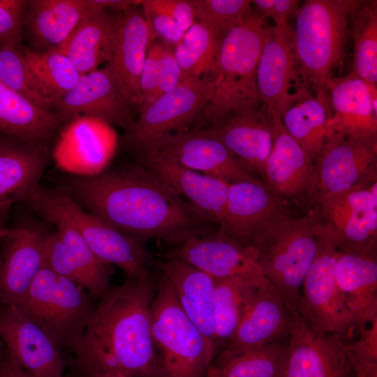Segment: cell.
I'll return each mask as SVG.
<instances>
[{"mask_svg": "<svg viewBox=\"0 0 377 377\" xmlns=\"http://www.w3.org/2000/svg\"><path fill=\"white\" fill-rule=\"evenodd\" d=\"M67 192L87 212L142 243L158 239L177 246L214 230V223L144 165L75 177Z\"/></svg>", "mask_w": 377, "mask_h": 377, "instance_id": "1", "label": "cell"}, {"mask_svg": "<svg viewBox=\"0 0 377 377\" xmlns=\"http://www.w3.org/2000/svg\"><path fill=\"white\" fill-rule=\"evenodd\" d=\"M146 149L170 156L186 168L230 184L258 180L222 143L199 128L165 136L139 152Z\"/></svg>", "mask_w": 377, "mask_h": 377, "instance_id": "16", "label": "cell"}, {"mask_svg": "<svg viewBox=\"0 0 377 377\" xmlns=\"http://www.w3.org/2000/svg\"><path fill=\"white\" fill-rule=\"evenodd\" d=\"M115 34L116 17L94 6L64 42L50 50L66 55L84 75L110 61Z\"/></svg>", "mask_w": 377, "mask_h": 377, "instance_id": "30", "label": "cell"}, {"mask_svg": "<svg viewBox=\"0 0 377 377\" xmlns=\"http://www.w3.org/2000/svg\"><path fill=\"white\" fill-rule=\"evenodd\" d=\"M289 25L274 26L263 45L257 68L256 81L262 105L269 113L283 115L306 91H291L294 83L300 84L292 47Z\"/></svg>", "mask_w": 377, "mask_h": 377, "instance_id": "19", "label": "cell"}, {"mask_svg": "<svg viewBox=\"0 0 377 377\" xmlns=\"http://www.w3.org/2000/svg\"><path fill=\"white\" fill-rule=\"evenodd\" d=\"M362 2L308 0L296 12L291 40L297 71L320 101H325L327 82L343 54L350 15Z\"/></svg>", "mask_w": 377, "mask_h": 377, "instance_id": "4", "label": "cell"}, {"mask_svg": "<svg viewBox=\"0 0 377 377\" xmlns=\"http://www.w3.org/2000/svg\"><path fill=\"white\" fill-rule=\"evenodd\" d=\"M283 204L260 180L230 184L227 202L216 230L244 246L288 219Z\"/></svg>", "mask_w": 377, "mask_h": 377, "instance_id": "14", "label": "cell"}, {"mask_svg": "<svg viewBox=\"0 0 377 377\" xmlns=\"http://www.w3.org/2000/svg\"><path fill=\"white\" fill-rule=\"evenodd\" d=\"M90 3L99 9L106 8L123 11L131 6L140 4L141 1L132 0H89Z\"/></svg>", "mask_w": 377, "mask_h": 377, "instance_id": "52", "label": "cell"}, {"mask_svg": "<svg viewBox=\"0 0 377 377\" xmlns=\"http://www.w3.org/2000/svg\"><path fill=\"white\" fill-rule=\"evenodd\" d=\"M151 279L127 277L101 297L73 351L85 376L160 377L151 330Z\"/></svg>", "mask_w": 377, "mask_h": 377, "instance_id": "2", "label": "cell"}, {"mask_svg": "<svg viewBox=\"0 0 377 377\" xmlns=\"http://www.w3.org/2000/svg\"><path fill=\"white\" fill-rule=\"evenodd\" d=\"M359 333L357 341L346 340V355L357 377H377V320Z\"/></svg>", "mask_w": 377, "mask_h": 377, "instance_id": "44", "label": "cell"}, {"mask_svg": "<svg viewBox=\"0 0 377 377\" xmlns=\"http://www.w3.org/2000/svg\"><path fill=\"white\" fill-rule=\"evenodd\" d=\"M133 6L116 17L112 54L107 64L124 98L137 108L140 80L148 49L155 36L142 10Z\"/></svg>", "mask_w": 377, "mask_h": 377, "instance_id": "22", "label": "cell"}, {"mask_svg": "<svg viewBox=\"0 0 377 377\" xmlns=\"http://www.w3.org/2000/svg\"><path fill=\"white\" fill-rule=\"evenodd\" d=\"M91 377H129V376L120 374L110 373V374H98V375H95Z\"/></svg>", "mask_w": 377, "mask_h": 377, "instance_id": "53", "label": "cell"}, {"mask_svg": "<svg viewBox=\"0 0 377 377\" xmlns=\"http://www.w3.org/2000/svg\"><path fill=\"white\" fill-rule=\"evenodd\" d=\"M288 343L274 342L261 348L219 356L212 367L216 377H285Z\"/></svg>", "mask_w": 377, "mask_h": 377, "instance_id": "34", "label": "cell"}, {"mask_svg": "<svg viewBox=\"0 0 377 377\" xmlns=\"http://www.w3.org/2000/svg\"><path fill=\"white\" fill-rule=\"evenodd\" d=\"M53 108L60 121L86 116L126 130L135 120L132 107L122 96L107 66L82 75Z\"/></svg>", "mask_w": 377, "mask_h": 377, "instance_id": "18", "label": "cell"}, {"mask_svg": "<svg viewBox=\"0 0 377 377\" xmlns=\"http://www.w3.org/2000/svg\"><path fill=\"white\" fill-rule=\"evenodd\" d=\"M377 138L352 139L329 135L316 161L306 195L317 205L323 200L376 182Z\"/></svg>", "mask_w": 377, "mask_h": 377, "instance_id": "10", "label": "cell"}, {"mask_svg": "<svg viewBox=\"0 0 377 377\" xmlns=\"http://www.w3.org/2000/svg\"><path fill=\"white\" fill-rule=\"evenodd\" d=\"M326 89L330 92L334 114L327 119L330 134L352 139L377 138V114L373 110L367 82L348 75L332 78Z\"/></svg>", "mask_w": 377, "mask_h": 377, "instance_id": "26", "label": "cell"}, {"mask_svg": "<svg viewBox=\"0 0 377 377\" xmlns=\"http://www.w3.org/2000/svg\"><path fill=\"white\" fill-rule=\"evenodd\" d=\"M182 75L173 49L165 44L158 82L151 104L161 96L172 91L182 82Z\"/></svg>", "mask_w": 377, "mask_h": 377, "instance_id": "48", "label": "cell"}, {"mask_svg": "<svg viewBox=\"0 0 377 377\" xmlns=\"http://www.w3.org/2000/svg\"><path fill=\"white\" fill-rule=\"evenodd\" d=\"M44 228L25 224L0 237V306L20 304L45 265Z\"/></svg>", "mask_w": 377, "mask_h": 377, "instance_id": "17", "label": "cell"}, {"mask_svg": "<svg viewBox=\"0 0 377 377\" xmlns=\"http://www.w3.org/2000/svg\"><path fill=\"white\" fill-rule=\"evenodd\" d=\"M117 145V133L110 124L78 116L69 119L59 133L52 156L61 170L75 177H91L104 172Z\"/></svg>", "mask_w": 377, "mask_h": 377, "instance_id": "13", "label": "cell"}, {"mask_svg": "<svg viewBox=\"0 0 377 377\" xmlns=\"http://www.w3.org/2000/svg\"><path fill=\"white\" fill-rule=\"evenodd\" d=\"M255 10L265 18L270 17L274 26L287 25L288 20L295 16L300 7L297 0H254Z\"/></svg>", "mask_w": 377, "mask_h": 377, "instance_id": "50", "label": "cell"}, {"mask_svg": "<svg viewBox=\"0 0 377 377\" xmlns=\"http://www.w3.org/2000/svg\"><path fill=\"white\" fill-rule=\"evenodd\" d=\"M269 283L233 277L215 279V342L226 343L234 334L244 312L256 290Z\"/></svg>", "mask_w": 377, "mask_h": 377, "instance_id": "36", "label": "cell"}, {"mask_svg": "<svg viewBox=\"0 0 377 377\" xmlns=\"http://www.w3.org/2000/svg\"><path fill=\"white\" fill-rule=\"evenodd\" d=\"M0 237H1V236H0Z\"/></svg>", "mask_w": 377, "mask_h": 377, "instance_id": "58", "label": "cell"}, {"mask_svg": "<svg viewBox=\"0 0 377 377\" xmlns=\"http://www.w3.org/2000/svg\"><path fill=\"white\" fill-rule=\"evenodd\" d=\"M376 185L375 182L367 188L349 191L323 200L318 205L322 222L335 230L355 213L377 209Z\"/></svg>", "mask_w": 377, "mask_h": 377, "instance_id": "43", "label": "cell"}, {"mask_svg": "<svg viewBox=\"0 0 377 377\" xmlns=\"http://www.w3.org/2000/svg\"><path fill=\"white\" fill-rule=\"evenodd\" d=\"M292 316L271 284L259 287L234 334L219 356H228L283 341L289 337Z\"/></svg>", "mask_w": 377, "mask_h": 377, "instance_id": "23", "label": "cell"}, {"mask_svg": "<svg viewBox=\"0 0 377 377\" xmlns=\"http://www.w3.org/2000/svg\"><path fill=\"white\" fill-rule=\"evenodd\" d=\"M47 160L44 145L0 138V220L12 203L24 201L39 184Z\"/></svg>", "mask_w": 377, "mask_h": 377, "instance_id": "27", "label": "cell"}, {"mask_svg": "<svg viewBox=\"0 0 377 377\" xmlns=\"http://www.w3.org/2000/svg\"><path fill=\"white\" fill-rule=\"evenodd\" d=\"M211 92L209 77L182 81L139 113L138 119L125 130L124 144L140 151L165 136L188 131L189 125L202 117Z\"/></svg>", "mask_w": 377, "mask_h": 377, "instance_id": "11", "label": "cell"}, {"mask_svg": "<svg viewBox=\"0 0 377 377\" xmlns=\"http://www.w3.org/2000/svg\"><path fill=\"white\" fill-rule=\"evenodd\" d=\"M164 47L163 43L154 40L148 49L140 80V98L137 106L139 113L151 103L158 82Z\"/></svg>", "mask_w": 377, "mask_h": 377, "instance_id": "46", "label": "cell"}, {"mask_svg": "<svg viewBox=\"0 0 377 377\" xmlns=\"http://www.w3.org/2000/svg\"><path fill=\"white\" fill-rule=\"evenodd\" d=\"M334 274L356 330L377 320L376 256L339 252Z\"/></svg>", "mask_w": 377, "mask_h": 377, "instance_id": "29", "label": "cell"}, {"mask_svg": "<svg viewBox=\"0 0 377 377\" xmlns=\"http://www.w3.org/2000/svg\"><path fill=\"white\" fill-rule=\"evenodd\" d=\"M91 296L45 264L20 305L47 332L57 346L72 350L95 308Z\"/></svg>", "mask_w": 377, "mask_h": 377, "instance_id": "8", "label": "cell"}, {"mask_svg": "<svg viewBox=\"0 0 377 377\" xmlns=\"http://www.w3.org/2000/svg\"><path fill=\"white\" fill-rule=\"evenodd\" d=\"M166 258L193 266L214 279L240 277L269 283L260 269L254 249L216 230L187 239L168 252Z\"/></svg>", "mask_w": 377, "mask_h": 377, "instance_id": "15", "label": "cell"}, {"mask_svg": "<svg viewBox=\"0 0 377 377\" xmlns=\"http://www.w3.org/2000/svg\"><path fill=\"white\" fill-rule=\"evenodd\" d=\"M20 50L38 86L52 105L76 84L82 75L70 59L59 52L25 47Z\"/></svg>", "mask_w": 377, "mask_h": 377, "instance_id": "37", "label": "cell"}, {"mask_svg": "<svg viewBox=\"0 0 377 377\" xmlns=\"http://www.w3.org/2000/svg\"><path fill=\"white\" fill-rule=\"evenodd\" d=\"M255 9L219 42L209 75L212 92L202 117L209 126L261 106L256 74L260 54L271 30Z\"/></svg>", "mask_w": 377, "mask_h": 377, "instance_id": "3", "label": "cell"}, {"mask_svg": "<svg viewBox=\"0 0 377 377\" xmlns=\"http://www.w3.org/2000/svg\"><path fill=\"white\" fill-rule=\"evenodd\" d=\"M273 147L263 170V183L282 204L285 200L306 194L313 175L314 161L292 138L281 116L269 113Z\"/></svg>", "mask_w": 377, "mask_h": 377, "instance_id": "25", "label": "cell"}, {"mask_svg": "<svg viewBox=\"0 0 377 377\" xmlns=\"http://www.w3.org/2000/svg\"><path fill=\"white\" fill-rule=\"evenodd\" d=\"M142 10L155 37H159L164 44L171 47L180 41L186 31L175 21L165 15Z\"/></svg>", "mask_w": 377, "mask_h": 377, "instance_id": "49", "label": "cell"}, {"mask_svg": "<svg viewBox=\"0 0 377 377\" xmlns=\"http://www.w3.org/2000/svg\"><path fill=\"white\" fill-rule=\"evenodd\" d=\"M0 343H1V341H0Z\"/></svg>", "mask_w": 377, "mask_h": 377, "instance_id": "57", "label": "cell"}, {"mask_svg": "<svg viewBox=\"0 0 377 377\" xmlns=\"http://www.w3.org/2000/svg\"><path fill=\"white\" fill-rule=\"evenodd\" d=\"M25 202L39 214L51 212L69 222L103 262L115 265L137 281L151 279L149 256L144 243L121 232L80 206L68 192L36 186Z\"/></svg>", "mask_w": 377, "mask_h": 377, "instance_id": "7", "label": "cell"}, {"mask_svg": "<svg viewBox=\"0 0 377 377\" xmlns=\"http://www.w3.org/2000/svg\"><path fill=\"white\" fill-rule=\"evenodd\" d=\"M159 267L184 313L205 337L215 342V279L172 258H167Z\"/></svg>", "mask_w": 377, "mask_h": 377, "instance_id": "28", "label": "cell"}, {"mask_svg": "<svg viewBox=\"0 0 377 377\" xmlns=\"http://www.w3.org/2000/svg\"><path fill=\"white\" fill-rule=\"evenodd\" d=\"M353 39V71L349 74L365 82H377L376 1H362L350 15Z\"/></svg>", "mask_w": 377, "mask_h": 377, "instance_id": "38", "label": "cell"}, {"mask_svg": "<svg viewBox=\"0 0 377 377\" xmlns=\"http://www.w3.org/2000/svg\"><path fill=\"white\" fill-rule=\"evenodd\" d=\"M200 129L222 143L250 172L263 177L274 141L271 117L263 105Z\"/></svg>", "mask_w": 377, "mask_h": 377, "instance_id": "24", "label": "cell"}, {"mask_svg": "<svg viewBox=\"0 0 377 377\" xmlns=\"http://www.w3.org/2000/svg\"><path fill=\"white\" fill-rule=\"evenodd\" d=\"M93 8L89 0L28 1L24 27L47 51L63 43Z\"/></svg>", "mask_w": 377, "mask_h": 377, "instance_id": "31", "label": "cell"}, {"mask_svg": "<svg viewBox=\"0 0 377 377\" xmlns=\"http://www.w3.org/2000/svg\"><path fill=\"white\" fill-rule=\"evenodd\" d=\"M140 5L143 9L170 17L184 31L195 22L191 0H143L140 1Z\"/></svg>", "mask_w": 377, "mask_h": 377, "instance_id": "47", "label": "cell"}, {"mask_svg": "<svg viewBox=\"0 0 377 377\" xmlns=\"http://www.w3.org/2000/svg\"><path fill=\"white\" fill-rule=\"evenodd\" d=\"M0 82L38 107L51 110L52 102L38 86L20 49L0 47Z\"/></svg>", "mask_w": 377, "mask_h": 377, "instance_id": "41", "label": "cell"}, {"mask_svg": "<svg viewBox=\"0 0 377 377\" xmlns=\"http://www.w3.org/2000/svg\"><path fill=\"white\" fill-rule=\"evenodd\" d=\"M326 227L339 252L376 256L377 209L355 213L335 230Z\"/></svg>", "mask_w": 377, "mask_h": 377, "instance_id": "40", "label": "cell"}, {"mask_svg": "<svg viewBox=\"0 0 377 377\" xmlns=\"http://www.w3.org/2000/svg\"><path fill=\"white\" fill-rule=\"evenodd\" d=\"M347 339L318 333L292 316L285 377H345L353 369L343 348Z\"/></svg>", "mask_w": 377, "mask_h": 377, "instance_id": "21", "label": "cell"}, {"mask_svg": "<svg viewBox=\"0 0 377 377\" xmlns=\"http://www.w3.org/2000/svg\"><path fill=\"white\" fill-rule=\"evenodd\" d=\"M143 165L182 196L204 218L219 225L227 202L230 183L184 167L172 157L146 149Z\"/></svg>", "mask_w": 377, "mask_h": 377, "instance_id": "20", "label": "cell"}, {"mask_svg": "<svg viewBox=\"0 0 377 377\" xmlns=\"http://www.w3.org/2000/svg\"><path fill=\"white\" fill-rule=\"evenodd\" d=\"M318 248L302 283L298 316L315 332L351 339L356 330L353 315L337 283L334 270L339 251L321 223Z\"/></svg>", "mask_w": 377, "mask_h": 377, "instance_id": "9", "label": "cell"}, {"mask_svg": "<svg viewBox=\"0 0 377 377\" xmlns=\"http://www.w3.org/2000/svg\"><path fill=\"white\" fill-rule=\"evenodd\" d=\"M221 37L195 22L173 49L183 80L209 77L212 69Z\"/></svg>", "mask_w": 377, "mask_h": 377, "instance_id": "39", "label": "cell"}, {"mask_svg": "<svg viewBox=\"0 0 377 377\" xmlns=\"http://www.w3.org/2000/svg\"><path fill=\"white\" fill-rule=\"evenodd\" d=\"M53 223L83 279L82 288L94 297H101L111 287L110 265L98 258L80 232L61 216L51 212L38 214Z\"/></svg>", "mask_w": 377, "mask_h": 377, "instance_id": "33", "label": "cell"}, {"mask_svg": "<svg viewBox=\"0 0 377 377\" xmlns=\"http://www.w3.org/2000/svg\"><path fill=\"white\" fill-rule=\"evenodd\" d=\"M195 22L221 37L252 12L249 0H191Z\"/></svg>", "mask_w": 377, "mask_h": 377, "instance_id": "42", "label": "cell"}, {"mask_svg": "<svg viewBox=\"0 0 377 377\" xmlns=\"http://www.w3.org/2000/svg\"><path fill=\"white\" fill-rule=\"evenodd\" d=\"M0 341L29 373L38 377H64L66 363L60 348L22 306H0Z\"/></svg>", "mask_w": 377, "mask_h": 377, "instance_id": "12", "label": "cell"}, {"mask_svg": "<svg viewBox=\"0 0 377 377\" xmlns=\"http://www.w3.org/2000/svg\"><path fill=\"white\" fill-rule=\"evenodd\" d=\"M0 377H38L22 369L5 350L0 354Z\"/></svg>", "mask_w": 377, "mask_h": 377, "instance_id": "51", "label": "cell"}, {"mask_svg": "<svg viewBox=\"0 0 377 377\" xmlns=\"http://www.w3.org/2000/svg\"><path fill=\"white\" fill-rule=\"evenodd\" d=\"M51 110L42 109L0 82V134L44 145L60 125Z\"/></svg>", "mask_w": 377, "mask_h": 377, "instance_id": "32", "label": "cell"}, {"mask_svg": "<svg viewBox=\"0 0 377 377\" xmlns=\"http://www.w3.org/2000/svg\"><path fill=\"white\" fill-rule=\"evenodd\" d=\"M321 223L316 211L295 219L289 217L251 245L264 276L291 316L297 315L300 290L318 251Z\"/></svg>", "mask_w": 377, "mask_h": 377, "instance_id": "5", "label": "cell"}, {"mask_svg": "<svg viewBox=\"0 0 377 377\" xmlns=\"http://www.w3.org/2000/svg\"><path fill=\"white\" fill-rule=\"evenodd\" d=\"M151 306V330L160 377H207L216 344L184 313L168 280L161 276Z\"/></svg>", "mask_w": 377, "mask_h": 377, "instance_id": "6", "label": "cell"}, {"mask_svg": "<svg viewBox=\"0 0 377 377\" xmlns=\"http://www.w3.org/2000/svg\"><path fill=\"white\" fill-rule=\"evenodd\" d=\"M327 118L325 103L307 94L287 108L281 121L292 138L315 162L329 136Z\"/></svg>", "mask_w": 377, "mask_h": 377, "instance_id": "35", "label": "cell"}, {"mask_svg": "<svg viewBox=\"0 0 377 377\" xmlns=\"http://www.w3.org/2000/svg\"><path fill=\"white\" fill-rule=\"evenodd\" d=\"M28 1L0 0V47L20 49Z\"/></svg>", "mask_w": 377, "mask_h": 377, "instance_id": "45", "label": "cell"}, {"mask_svg": "<svg viewBox=\"0 0 377 377\" xmlns=\"http://www.w3.org/2000/svg\"><path fill=\"white\" fill-rule=\"evenodd\" d=\"M207 377H216L212 367L211 366L207 371Z\"/></svg>", "mask_w": 377, "mask_h": 377, "instance_id": "54", "label": "cell"}, {"mask_svg": "<svg viewBox=\"0 0 377 377\" xmlns=\"http://www.w3.org/2000/svg\"><path fill=\"white\" fill-rule=\"evenodd\" d=\"M8 230L0 228V236H3L6 233Z\"/></svg>", "mask_w": 377, "mask_h": 377, "instance_id": "56", "label": "cell"}, {"mask_svg": "<svg viewBox=\"0 0 377 377\" xmlns=\"http://www.w3.org/2000/svg\"><path fill=\"white\" fill-rule=\"evenodd\" d=\"M353 369H351L350 371H349L347 373V374L346 375L345 377H353Z\"/></svg>", "mask_w": 377, "mask_h": 377, "instance_id": "55", "label": "cell"}]
</instances>
